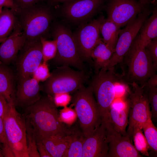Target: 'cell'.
<instances>
[{"label":"cell","mask_w":157,"mask_h":157,"mask_svg":"<svg viewBox=\"0 0 157 157\" xmlns=\"http://www.w3.org/2000/svg\"><path fill=\"white\" fill-rule=\"evenodd\" d=\"M25 116L30 122L35 135L41 139L57 134H71L75 131L60 120L53 98L48 94L26 107Z\"/></svg>","instance_id":"6da1fadb"},{"label":"cell","mask_w":157,"mask_h":157,"mask_svg":"<svg viewBox=\"0 0 157 157\" xmlns=\"http://www.w3.org/2000/svg\"><path fill=\"white\" fill-rule=\"evenodd\" d=\"M71 100L78 118L81 132L85 138L101 123L100 111L89 86H82L74 93Z\"/></svg>","instance_id":"7a4b0ae2"},{"label":"cell","mask_w":157,"mask_h":157,"mask_svg":"<svg viewBox=\"0 0 157 157\" xmlns=\"http://www.w3.org/2000/svg\"><path fill=\"white\" fill-rule=\"evenodd\" d=\"M88 78L86 72L62 65L57 67L50 73L42 90L52 97L57 93H74L84 85Z\"/></svg>","instance_id":"3957f363"},{"label":"cell","mask_w":157,"mask_h":157,"mask_svg":"<svg viewBox=\"0 0 157 157\" xmlns=\"http://www.w3.org/2000/svg\"><path fill=\"white\" fill-rule=\"evenodd\" d=\"M120 78L115 68L101 69L96 73L89 85L95 96L102 121L105 122L108 121L109 110L115 97V86Z\"/></svg>","instance_id":"277c9868"},{"label":"cell","mask_w":157,"mask_h":157,"mask_svg":"<svg viewBox=\"0 0 157 157\" xmlns=\"http://www.w3.org/2000/svg\"><path fill=\"white\" fill-rule=\"evenodd\" d=\"M124 58L128 67L127 77L131 83L135 82L143 86L155 73L157 69L148 51L135 39Z\"/></svg>","instance_id":"5b68a950"},{"label":"cell","mask_w":157,"mask_h":157,"mask_svg":"<svg viewBox=\"0 0 157 157\" xmlns=\"http://www.w3.org/2000/svg\"><path fill=\"white\" fill-rule=\"evenodd\" d=\"M53 36L56 40L57 51L53 59L57 67L68 65L86 72L84 62L81 58L72 34L66 27L58 24L55 27Z\"/></svg>","instance_id":"8992f818"},{"label":"cell","mask_w":157,"mask_h":157,"mask_svg":"<svg viewBox=\"0 0 157 157\" xmlns=\"http://www.w3.org/2000/svg\"><path fill=\"white\" fill-rule=\"evenodd\" d=\"M3 119L6 135L14 157H29L25 116L17 112L15 105H10Z\"/></svg>","instance_id":"52a82bcc"},{"label":"cell","mask_w":157,"mask_h":157,"mask_svg":"<svg viewBox=\"0 0 157 157\" xmlns=\"http://www.w3.org/2000/svg\"><path fill=\"white\" fill-rule=\"evenodd\" d=\"M130 84L132 90L129 92L130 108L127 133L132 140L135 129H142L143 125L152 117L149 103L144 87L135 82Z\"/></svg>","instance_id":"ba28073f"},{"label":"cell","mask_w":157,"mask_h":157,"mask_svg":"<svg viewBox=\"0 0 157 157\" xmlns=\"http://www.w3.org/2000/svg\"><path fill=\"white\" fill-rule=\"evenodd\" d=\"M21 27L26 42L40 39L47 31L51 19L50 11L47 8L34 6L21 10Z\"/></svg>","instance_id":"9c48e42d"},{"label":"cell","mask_w":157,"mask_h":157,"mask_svg":"<svg viewBox=\"0 0 157 157\" xmlns=\"http://www.w3.org/2000/svg\"><path fill=\"white\" fill-rule=\"evenodd\" d=\"M150 14L144 9L133 20L120 29L114 51L105 70L114 68L117 64L123 62L124 58L135 38L142 24Z\"/></svg>","instance_id":"30bf717a"},{"label":"cell","mask_w":157,"mask_h":157,"mask_svg":"<svg viewBox=\"0 0 157 157\" xmlns=\"http://www.w3.org/2000/svg\"><path fill=\"white\" fill-rule=\"evenodd\" d=\"M15 60L18 81L32 77L34 71L43 60L40 39L26 42Z\"/></svg>","instance_id":"8fae6325"},{"label":"cell","mask_w":157,"mask_h":157,"mask_svg":"<svg viewBox=\"0 0 157 157\" xmlns=\"http://www.w3.org/2000/svg\"><path fill=\"white\" fill-rule=\"evenodd\" d=\"M103 16L81 26L72 34L78 51L84 62H90L92 50L100 38V26Z\"/></svg>","instance_id":"7c38bea8"},{"label":"cell","mask_w":157,"mask_h":157,"mask_svg":"<svg viewBox=\"0 0 157 157\" xmlns=\"http://www.w3.org/2000/svg\"><path fill=\"white\" fill-rule=\"evenodd\" d=\"M144 4L137 0H110L106 9L107 18L121 28L135 19L144 10Z\"/></svg>","instance_id":"4fadbf2b"},{"label":"cell","mask_w":157,"mask_h":157,"mask_svg":"<svg viewBox=\"0 0 157 157\" xmlns=\"http://www.w3.org/2000/svg\"><path fill=\"white\" fill-rule=\"evenodd\" d=\"M108 149L107 157H142L132 143L127 133L123 135L115 131L109 124H106Z\"/></svg>","instance_id":"5bb4252c"},{"label":"cell","mask_w":157,"mask_h":157,"mask_svg":"<svg viewBox=\"0 0 157 157\" xmlns=\"http://www.w3.org/2000/svg\"><path fill=\"white\" fill-rule=\"evenodd\" d=\"M108 149L106 124L102 121L90 134L85 138L82 157H107Z\"/></svg>","instance_id":"9a60e30c"},{"label":"cell","mask_w":157,"mask_h":157,"mask_svg":"<svg viewBox=\"0 0 157 157\" xmlns=\"http://www.w3.org/2000/svg\"><path fill=\"white\" fill-rule=\"evenodd\" d=\"M104 0H77L64 3L62 11L68 19L79 22L91 17L98 10Z\"/></svg>","instance_id":"2e32d148"},{"label":"cell","mask_w":157,"mask_h":157,"mask_svg":"<svg viewBox=\"0 0 157 157\" xmlns=\"http://www.w3.org/2000/svg\"><path fill=\"white\" fill-rule=\"evenodd\" d=\"M39 82L32 76L18 81L16 88L15 106L26 108L41 97Z\"/></svg>","instance_id":"e0dca14e"},{"label":"cell","mask_w":157,"mask_h":157,"mask_svg":"<svg viewBox=\"0 0 157 157\" xmlns=\"http://www.w3.org/2000/svg\"><path fill=\"white\" fill-rule=\"evenodd\" d=\"M26 42L22 32L19 28L15 30L0 45V60L1 63L8 65L15 60Z\"/></svg>","instance_id":"ac0fdd59"},{"label":"cell","mask_w":157,"mask_h":157,"mask_svg":"<svg viewBox=\"0 0 157 157\" xmlns=\"http://www.w3.org/2000/svg\"><path fill=\"white\" fill-rule=\"evenodd\" d=\"M16 77L7 65L0 63V94L9 104L15 106Z\"/></svg>","instance_id":"d6986e66"},{"label":"cell","mask_w":157,"mask_h":157,"mask_svg":"<svg viewBox=\"0 0 157 157\" xmlns=\"http://www.w3.org/2000/svg\"><path fill=\"white\" fill-rule=\"evenodd\" d=\"M76 132V130L71 134L54 135L41 140L52 157H63Z\"/></svg>","instance_id":"ffe728a7"},{"label":"cell","mask_w":157,"mask_h":157,"mask_svg":"<svg viewBox=\"0 0 157 157\" xmlns=\"http://www.w3.org/2000/svg\"><path fill=\"white\" fill-rule=\"evenodd\" d=\"M114 49L104 42L102 38H100L90 54L96 73L106 67L114 52Z\"/></svg>","instance_id":"44dd1931"},{"label":"cell","mask_w":157,"mask_h":157,"mask_svg":"<svg viewBox=\"0 0 157 157\" xmlns=\"http://www.w3.org/2000/svg\"><path fill=\"white\" fill-rule=\"evenodd\" d=\"M129 108V102L125 103L122 108H117L111 106L108 122L106 123L109 124L115 131L123 135L127 134L126 129L128 124Z\"/></svg>","instance_id":"7402d4cb"},{"label":"cell","mask_w":157,"mask_h":157,"mask_svg":"<svg viewBox=\"0 0 157 157\" xmlns=\"http://www.w3.org/2000/svg\"><path fill=\"white\" fill-rule=\"evenodd\" d=\"M135 40L141 46L145 47L152 40L157 38V10L155 8L151 15L144 22Z\"/></svg>","instance_id":"603a6c76"},{"label":"cell","mask_w":157,"mask_h":157,"mask_svg":"<svg viewBox=\"0 0 157 157\" xmlns=\"http://www.w3.org/2000/svg\"><path fill=\"white\" fill-rule=\"evenodd\" d=\"M120 29V27L109 19L104 18L100 26V32L103 41L115 49Z\"/></svg>","instance_id":"cb8c5ba5"},{"label":"cell","mask_w":157,"mask_h":157,"mask_svg":"<svg viewBox=\"0 0 157 157\" xmlns=\"http://www.w3.org/2000/svg\"><path fill=\"white\" fill-rule=\"evenodd\" d=\"M13 11L6 8L0 14V39L7 37L14 27L16 19Z\"/></svg>","instance_id":"d4e9b609"},{"label":"cell","mask_w":157,"mask_h":157,"mask_svg":"<svg viewBox=\"0 0 157 157\" xmlns=\"http://www.w3.org/2000/svg\"><path fill=\"white\" fill-rule=\"evenodd\" d=\"M84 138L82 132L77 131L63 157H82Z\"/></svg>","instance_id":"484cf974"},{"label":"cell","mask_w":157,"mask_h":157,"mask_svg":"<svg viewBox=\"0 0 157 157\" xmlns=\"http://www.w3.org/2000/svg\"><path fill=\"white\" fill-rule=\"evenodd\" d=\"M142 130L144 132L149 148L157 153V129L153 124L151 118L149 119L143 125Z\"/></svg>","instance_id":"4316f807"},{"label":"cell","mask_w":157,"mask_h":157,"mask_svg":"<svg viewBox=\"0 0 157 157\" xmlns=\"http://www.w3.org/2000/svg\"><path fill=\"white\" fill-rule=\"evenodd\" d=\"M25 117L26 143L29 157H40L37 147L34 131L28 119Z\"/></svg>","instance_id":"83f0119b"},{"label":"cell","mask_w":157,"mask_h":157,"mask_svg":"<svg viewBox=\"0 0 157 157\" xmlns=\"http://www.w3.org/2000/svg\"><path fill=\"white\" fill-rule=\"evenodd\" d=\"M42 44L43 61L47 62L53 59L57 51L56 40H48L43 37L40 38Z\"/></svg>","instance_id":"f1b7e54d"},{"label":"cell","mask_w":157,"mask_h":157,"mask_svg":"<svg viewBox=\"0 0 157 157\" xmlns=\"http://www.w3.org/2000/svg\"><path fill=\"white\" fill-rule=\"evenodd\" d=\"M142 130L139 128L135 129L132 134V139L136 150L143 155L149 156V147Z\"/></svg>","instance_id":"f546056e"},{"label":"cell","mask_w":157,"mask_h":157,"mask_svg":"<svg viewBox=\"0 0 157 157\" xmlns=\"http://www.w3.org/2000/svg\"><path fill=\"white\" fill-rule=\"evenodd\" d=\"M144 88L151 110V117L155 119L157 117V86H145Z\"/></svg>","instance_id":"4dcf8cb0"},{"label":"cell","mask_w":157,"mask_h":157,"mask_svg":"<svg viewBox=\"0 0 157 157\" xmlns=\"http://www.w3.org/2000/svg\"><path fill=\"white\" fill-rule=\"evenodd\" d=\"M0 142L2 144V150L4 156L14 157L6 135L3 118L1 117H0Z\"/></svg>","instance_id":"1f68e13d"},{"label":"cell","mask_w":157,"mask_h":157,"mask_svg":"<svg viewBox=\"0 0 157 157\" xmlns=\"http://www.w3.org/2000/svg\"><path fill=\"white\" fill-rule=\"evenodd\" d=\"M50 76L47 62L43 61L34 71L32 77L40 82L45 81Z\"/></svg>","instance_id":"d6a6232c"},{"label":"cell","mask_w":157,"mask_h":157,"mask_svg":"<svg viewBox=\"0 0 157 157\" xmlns=\"http://www.w3.org/2000/svg\"><path fill=\"white\" fill-rule=\"evenodd\" d=\"M60 120L67 124H72L76 120L77 115L75 110L66 106L59 112Z\"/></svg>","instance_id":"836d02e7"},{"label":"cell","mask_w":157,"mask_h":157,"mask_svg":"<svg viewBox=\"0 0 157 157\" xmlns=\"http://www.w3.org/2000/svg\"><path fill=\"white\" fill-rule=\"evenodd\" d=\"M56 105L58 106H66L71 100L69 93H61L55 94L53 97Z\"/></svg>","instance_id":"e575fe53"},{"label":"cell","mask_w":157,"mask_h":157,"mask_svg":"<svg viewBox=\"0 0 157 157\" xmlns=\"http://www.w3.org/2000/svg\"><path fill=\"white\" fill-rule=\"evenodd\" d=\"M148 51L153 64L157 68V38L152 40L145 47Z\"/></svg>","instance_id":"d590c367"},{"label":"cell","mask_w":157,"mask_h":157,"mask_svg":"<svg viewBox=\"0 0 157 157\" xmlns=\"http://www.w3.org/2000/svg\"><path fill=\"white\" fill-rule=\"evenodd\" d=\"M35 136L37 147L40 157H52L45 147L41 139L35 135Z\"/></svg>","instance_id":"8d00e7d4"},{"label":"cell","mask_w":157,"mask_h":157,"mask_svg":"<svg viewBox=\"0 0 157 157\" xmlns=\"http://www.w3.org/2000/svg\"><path fill=\"white\" fill-rule=\"evenodd\" d=\"M10 105L4 97L0 94V117L4 118L9 109Z\"/></svg>","instance_id":"74e56055"},{"label":"cell","mask_w":157,"mask_h":157,"mask_svg":"<svg viewBox=\"0 0 157 157\" xmlns=\"http://www.w3.org/2000/svg\"><path fill=\"white\" fill-rule=\"evenodd\" d=\"M40 0H15L16 4L21 10L29 8L34 6Z\"/></svg>","instance_id":"f35d334b"},{"label":"cell","mask_w":157,"mask_h":157,"mask_svg":"<svg viewBox=\"0 0 157 157\" xmlns=\"http://www.w3.org/2000/svg\"><path fill=\"white\" fill-rule=\"evenodd\" d=\"M10 8L13 11L18 12L21 9L16 4L13 0H0V7Z\"/></svg>","instance_id":"ab89813d"},{"label":"cell","mask_w":157,"mask_h":157,"mask_svg":"<svg viewBox=\"0 0 157 157\" xmlns=\"http://www.w3.org/2000/svg\"><path fill=\"white\" fill-rule=\"evenodd\" d=\"M145 86H157V76L156 73L149 78L143 87Z\"/></svg>","instance_id":"60d3db41"},{"label":"cell","mask_w":157,"mask_h":157,"mask_svg":"<svg viewBox=\"0 0 157 157\" xmlns=\"http://www.w3.org/2000/svg\"><path fill=\"white\" fill-rule=\"evenodd\" d=\"M75 0H62L60 2H62V3H65V2H70L72 1H73Z\"/></svg>","instance_id":"b9f144b4"},{"label":"cell","mask_w":157,"mask_h":157,"mask_svg":"<svg viewBox=\"0 0 157 157\" xmlns=\"http://www.w3.org/2000/svg\"><path fill=\"white\" fill-rule=\"evenodd\" d=\"M143 3L145 4L148 3L149 0H138Z\"/></svg>","instance_id":"7bdbcfd3"},{"label":"cell","mask_w":157,"mask_h":157,"mask_svg":"<svg viewBox=\"0 0 157 157\" xmlns=\"http://www.w3.org/2000/svg\"><path fill=\"white\" fill-rule=\"evenodd\" d=\"M0 157H4L2 150L1 149H0Z\"/></svg>","instance_id":"ee69618b"},{"label":"cell","mask_w":157,"mask_h":157,"mask_svg":"<svg viewBox=\"0 0 157 157\" xmlns=\"http://www.w3.org/2000/svg\"><path fill=\"white\" fill-rule=\"evenodd\" d=\"M62 0H53V1L54 2H60Z\"/></svg>","instance_id":"f6af8a7d"},{"label":"cell","mask_w":157,"mask_h":157,"mask_svg":"<svg viewBox=\"0 0 157 157\" xmlns=\"http://www.w3.org/2000/svg\"><path fill=\"white\" fill-rule=\"evenodd\" d=\"M6 39V38L5 39H0V42H2L5 39Z\"/></svg>","instance_id":"bcb514c9"},{"label":"cell","mask_w":157,"mask_h":157,"mask_svg":"<svg viewBox=\"0 0 157 157\" xmlns=\"http://www.w3.org/2000/svg\"><path fill=\"white\" fill-rule=\"evenodd\" d=\"M2 7H0V13H1L2 11Z\"/></svg>","instance_id":"7dc6e473"}]
</instances>
